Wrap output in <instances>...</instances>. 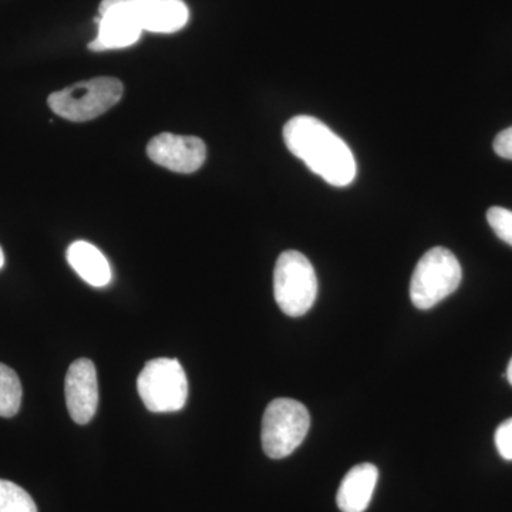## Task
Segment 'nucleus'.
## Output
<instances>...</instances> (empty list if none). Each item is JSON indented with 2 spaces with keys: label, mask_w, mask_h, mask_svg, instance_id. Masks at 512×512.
<instances>
[{
  "label": "nucleus",
  "mask_w": 512,
  "mask_h": 512,
  "mask_svg": "<svg viewBox=\"0 0 512 512\" xmlns=\"http://www.w3.org/2000/svg\"><path fill=\"white\" fill-rule=\"evenodd\" d=\"M286 147L333 187H348L356 178V161L348 144L322 121L298 116L284 127Z\"/></svg>",
  "instance_id": "1"
},
{
  "label": "nucleus",
  "mask_w": 512,
  "mask_h": 512,
  "mask_svg": "<svg viewBox=\"0 0 512 512\" xmlns=\"http://www.w3.org/2000/svg\"><path fill=\"white\" fill-rule=\"evenodd\" d=\"M123 94V83L116 77H94L50 94L47 103L62 119L83 123L116 106Z\"/></svg>",
  "instance_id": "2"
},
{
  "label": "nucleus",
  "mask_w": 512,
  "mask_h": 512,
  "mask_svg": "<svg viewBox=\"0 0 512 512\" xmlns=\"http://www.w3.org/2000/svg\"><path fill=\"white\" fill-rule=\"evenodd\" d=\"M463 278L460 262L447 248L430 249L420 259L410 282V298L417 309L434 308L457 291Z\"/></svg>",
  "instance_id": "3"
},
{
  "label": "nucleus",
  "mask_w": 512,
  "mask_h": 512,
  "mask_svg": "<svg viewBox=\"0 0 512 512\" xmlns=\"http://www.w3.org/2000/svg\"><path fill=\"white\" fill-rule=\"evenodd\" d=\"M274 292L285 315L299 318L311 311L318 296V278L311 261L298 251L282 252L276 261Z\"/></svg>",
  "instance_id": "4"
},
{
  "label": "nucleus",
  "mask_w": 512,
  "mask_h": 512,
  "mask_svg": "<svg viewBox=\"0 0 512 512\" xmlns=\"http://www.w3.org/2000/svg\"><path fill=\"white\" fill-rule=\"evenodd\" d=\"M311 427V416L301 402L275 399L266 407L262 419V447L266 456L281 460L291 456Z\"/></svg>",
  "instance_id": "5"
},
{
  "label": "nucleus",
  "mask_w": 512,
  "mask_h": 512,
  "mask_svg": "<svg viewBox=\"0 0 512 512\" xmlns=\"http://www.w3.org/2000/svg\"><path fill=\"white\" fill-rule=\"evenodd\" d=\"M144 406L153 413H173L183 409L188 399V380L177 359L150 360L137 379Z\"/></svg>",
  "instance_id": "6"
},
{
  "label": "nucleus",
  "mask_w": 512,
  "mask_h": 512,
  "mask_svg": "<svg viewBox=\"0 0 512 512\" xmlns=\"http://www.w3.org/2000/svg\"><path fill=\"white\" fill-rule=\"evenodd\" d=\"M99 13H119L151 33H175L190 20L184 0H103Z\"/></svg>",
  "instance_id": "7"
},
{
  "label": "nucleus",
  "mask_w": 512,
  "mask_h": 512,
  "mask_svg": "<svg viewBox=\"0 0 512 512\" xmlns=\"http://www.w3.org/2000/svg\"><path fill=\"white\" fill-rule=\"evenodd\" d=\"M147 154L153 163L167 170L191 174L200 170L205 163L207 147L198 137L163 133L151 138L147 146Z\"/></svg>",
  "instance_id": "8"
},
{
  "label": "nucleus",
  "mask_w": 512,
  "mask_h": 512,
  "mask_svg": "<svg viewBox=\"0 0 512 512\" xmlns=\"http://www.w3.org/2000/svg\"><path fill=\"white\" fill-rule=\"evenodd\" d=\"M64 393L74 423H90L99 407V383L92 360L79 359L72 363L67 370Z\"/></svg>",
  "instance_id": "9"
},
{
  "label": "nucleus",
  "mask_w": 512,
  "mask_h": 512,
  "mask_svg": "<svg viewBox=\"0 0 512 512\" xmlns=\"http://www.w3.org/2000/svg\"><path fill=\"white\" fill-rule=\"evenodd\" d=\"M379 470L370 463L359 464L340 484L336 503L342 512H365L375 493Z\"/></svg>",
  "instance_id": "10"
},
{
  "label": "nucleus",
  "mask_w": 512,
  "mask_h": 512,
  "mask_svg": "<svg viewBox=\"0 0 512 512\" xmlns=\"http://www.w3.org/2000/svg\"><path fill=\"white\" fill-rule=\"evenodd\" d=\"M67 261L84 282L96 288L109 285L113 278L106 256L90 242H73L67 249Z\"/></svg>",
  "instance_id": "11"
},
{
  "label": "nucleus",
  "mask_w": 512,
  "mask_h": 512,
  "mask_svg": "<svg viewBox=\"0 0 512 512\" xmlns=\"http://www.w3.org/2000/svg\"><path fill=\"white\" fill-rule=\"evenodd\" d=\"M96 23L99 25V33L89 43L92 52H106L136 45L143 33L131 20L119 13H104L96 18Z\"/></svg>",
  "instance_id": "12"
},
{
  "label": "nucleus",
  "mask_w": 512,
  "mask_h": 512,
  "mask_svg": "<svg viewBox=\"0 0 512 512\" xmlns=\"http://www.w3.org/2000/svg\"><path fill=\"white\" fill-rule=\"evenodd\" d=\"M22 383L15 370L0 363V417H13L22 404Z\"/></svg>",
  "instance_id": "13"
},
{
  "label": "nucleus",
  "mask_w": 512,
  "mask_h": 512,
  "mask_svg": "<svg viewBox=\"0 0 512 512\" xmlns=\"http://www.w3.org/2000/svg\"><path fill=\"white\" fill-rule=\"evenodd\" d=\"M0 512H37L33 498L22 487L0 480Z\"/></svg>",
  "instance_id": "14"
},
{
  "label": "nucleus",
  "mask_w": 512,
  "mask_h": 512,
  "mask_svg": "<svg viewBox=\"0 0 512 512\" xmlns=\"http://www.w3.org/2000/svg\"><path fill=\"white\" fill-rule=\"evenodd\" d=\"M487 221L495 235L512 247V211L503 207L490 208Z\"/></svg>",
  "instance_id": "15"
},
{
  "label": "nucleus",
  "mask_w": 512,
  "mask_h": 512,
  "mask_svg": "<svg viewBox=\"0 0 512 512\" xmlns=\"http://www.w3.org/2000/svg\"><path fill=\"white\" fill-rule=\"evenodd\" d=\"M495 446L504 460L512 461V419L505 420L495 431Z\"/></svg>",
  "instance_id": "16"
},
{
  "label": "nucleus",
  "mask_w": 512,
  "mask_h": 512,
  "mask_svg": "<svg viewBox=\"0 0 512 512\" xmlns=\"http://www.w3.org/2000/svg\"><path fill=\"white\" fill-rule=\"evenodd\" d=\"M494 151L497 153V156L505 158V160H512V127L501 131V133L495 137Z\"/></svg>",
  "instance_id": "17"
},
{
  "label": "nucleus",
  "mask_w": 512,
  "mask_h": 512,
  "mask_svg": "<svg viewBox=\"0 0 512 512\" xmlns=\"http://www.w3.org/2000/svg\"><path fill=\"white\" fill-rule=\"evenodd\" d=\"M507 379H508V382H510V384L512 386V359H511L510 365H508Z\"/></svg>",
  "instance_id": "18"
},
{
  "label": "nucleus",
  "mask_w": 512,
  "mask_h": 512,
  "mask_svg": "<svg viewBox=\"0 0 512 512\" xmlns=\"http://www.w3.org/2000/svg\"><path fill=\"white\" fill-rule=\"evenodd\" d=\"M5 265V254H3L2 247H0V269Z\"/></svg>",
  "instance_id": "19"
}]
</instances>
